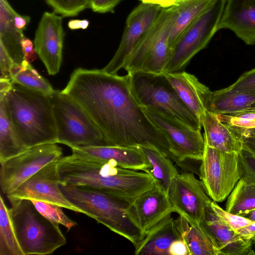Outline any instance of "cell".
<instances>
[{"mask_svg":"<svg viewBox=\"0 0 255 255\" xmlns=\"http://www.w3.org/2000/svg\"><path fill=\"white\" fill-rule=\"evenodd\" d=\"M62 92L87 112L108 146H148L176 162L164 134L148 118L130 90L128 74L76 69Z\"/></svg>","mask_w":255,"mask_h":255,"instance_id":"cell-1","label":"cell"},{"mask_svg":"<svg viewBox=\"0 0 255 255\" xmlns=\"http://www.w3.org/2000/svg\"><path fill=\"white\" fill-rule=\"evenodd\" d=\"M57 170L62 184L89 187L129 202L155 182L147 172L125 168L114 161L75 152L62 157L58 161Z\"/></svg>","mask_w":255,"mask_h":255,"instance_id":"cell-2","label":"cell"},{"mask_svg":"<svg viewBox=\"0 0 255 255\" xmlns=\"http://www.w3.org/2000/svg\"><path fill=\"white\" fill-rule=\"evenodd\" d=\"M9 119L23 146L57 143V133L50 97L17 84L5 96Z\"/></svg>","mask_w":255,"mask_h":255,"instance_id":"cell-3","label":"cell"},{"mask_svg":"<svg viewBox=\"0 0 255 255\" xmlns=\"http://www.w3.org/2000/svg\"><path fill=\"white\" fill-rule=\"evenodd\" d=\"M59 186L65 197L85 215L126 238L134 246L144 238L127 212L130 202L89 187L61 183Z\"/></svg>","mask_w":255,"mask_h":255,"instance_id":"cell-4","label":"cell"},{"mask_svg":"<svg viewBox=\"0 0 255 255\" xmlns=\"http://www.w3.org/2000/svg\"><path fill=\"white\" fill-rule=\"evenodd\" d=\"M15 236L23 255L53 254L66 244L59 225L43 216L31 200L7 198Z\"/></svg>","mask_w":255,"mask_h":255,"instance_id":"cell-5","label":"cell"},{"mask_svg":"<svg viewBox=\"0 0 255 255\" xmlns=\"http://www.w3.org/2000/svg\"><path fill=\"white\" fill-rule=\"evenodd\" d=\"M132 94L141 106L149 107L201 129L199 120L180 98L164 74L128 73Z\"/></svg>","mask_w":255,"mask_h":255,"instance_id":"cell-6","label":"cell"},{"mask_svg":"<svg viewBox=\"0 0 255 255\" xmlns=\"http://www.w3.org/2000/svg\"><path fill=\"white\" fill-rule=\"evenodd\" d=\"M49 97L57 128V143L70 147L108 146L99 128L76 101L58 90H54Z\"/></svg>","mask_w":255,"mask_h":255,"instance_id":"cell-7","label":"cell"},{"mask_svg":"<svg viewBox=\"0 0 255 255\" xmlns=\"http://www.w3.org/2000/svg\"><path fill=\"white\" fill-rule=\"evenodd\" d=\"M174 15L172 6L161 8L150 28L127 59L123 68L128 73L164 74L172 53L168 37Z\"/></svg>","mask_w":255,"mask_h":255,"instance_id":"cell-8","label":"cell"},{"mask_svg":"<svg viewBox=\"0 0 255 255\" xmlns=\"http://www.w3.org/2000/svg\"><path fill=\"white\" fill-rule=\"evenodd\" d=\"M240 153L225 152L205 144L199 176L212 200L225 201L244 176Z\"/></svg>","mask_w":255,"mask_h":255,"instance_id":"cell-9","label":"cell"},{"mask_svg":"<svg viewBox=\"0 0 255 255\" xmlns=\"http://www.w3.org/2000/svg\"><path fill=\"white\" fill-rule=\"evenodd\" d=\"M226 0H216L180 36L175 45L164 74L182 71L191 59L205 48L219 30Z\"/></svg>","mask_w":255,"mask_h":255,"instance_id":"cell-10","label":"cell"},{"mask_svg":"<svg viewBox=\"0 0 255 255\" xmlns=\"http://www.w3.org/2000/svg\"><path fill=\"white\" fill-rule=\"evenodd\" d=\"M141 107L150 121L166 137L176 163L181 165L186 159L201 161L205 145L201 130L153 108Z\"/></svg>","mask_w":255,"mask_h":255,"instance_id":"cell-11","label":"cell"},{"mask_svg":"<svg viewBox=\"0 0 255 255\" xmlns=\"http://www.w3.org/2000/svg\"><path fill=\"white\" fill-rule=\"evenodd\" d=\"M62 157V149L56 143L35 145L0 162V186L7 195L49 163Z\"/></svg>","mask_w":255,"mask_h":255,"instance_id":"cell-12","label":"cell"},{"mask_svg":"<svg viewBox=\"0 0 255 255\" xmlns=\"http://www.w3.org/2000/svg\"><path fill=\"white\" fill-rule=\"evenodd\" d=\"M167 193L174 212L190 224L200 225L204 220L212 200L192 172L179 173L172 179Z\"/></svg>","mask_w":255,"mask_h":255,"instance_id":"cell-13","label":"cell"},{"mask_svg":"<svg viewBox=\"0 0 255 255\" xmlns=\"http://www.w3.org/2000/svg\"><path fill=\"white\" fill-rule=\"evenodd\" d=\"M58 161L44 166L7 194V198L45 202L85 214L83 210L71 203L61 192L57 170Z\"/></svg>","mask_w":255,"mask_h":255,"instance_id":"cell-14","label":"cell"},{"mask_svg":"<svg viewBox=\"0 0 255 255\" xmlns=\"http://www.w3.org/2000/svg\"><path fill=\"white\" fill-rule=\"evenodd\" d=\"M161 7L157 5L141 2L128 14L119 46L115 55L102 70L117 74L135 47L150 28Z\"/></svg>","mask_w":255,"mask_h":255,"instance_id":"cell-15","label":"cell"},{"mask_svg":"<svg viewBox=\"0 0 255 255\" xmlns=\"http://www.w3.org/2000/svg\"><path fill=\"white\" fill-rule=\"evenodd\" d=\"M62 20L63 16L55 12H45L35 31L34 49L50 75L57 74L62 63L64 38Z\"/></svg>","mask_w":255,"mask_h":255,"instance_id":"cell-16","label":"cell"},{"mask_svg":"<svg viewBox=\"0 0 255 255\" xmlns=\"http://www.w3.org/2000/svg\"><path fill=\"white\" fill-rule=\"evenodd\" d=\"M127 212L135 225L145 234L174 212L167 192L157 180L153 185L134 198Z\"/></svg>","mask_w":255,"mask_h":255,"instance_id":"cell-17","label":"cell"},{"mask_svg":"<svg viewBox=\"0 0 255 255\" xmlns=\"http://www.w3.org/2000/svg\"><path fill=\"white\" fill-rule=\"evenodd\" d=\"M219 30L228 29L248 45L255 44V0H226Z\"/></svg>","mask_w":255,"mask_h":255,"instance_id":"cell-18","label":"cell"},{"mask_svg":"<svg viewBox=\"0 0 255 255\" xmlns=\"http://www.w3.org/2000/svg\"><path fill=\"white\" fill-rule=\"evenodd\" d=\"M201 225L212 238L220 255H253L255 252L251 242L219 218L209 206Z\"/></svg>","mask_w":255,"mask_h":255,"instance_id":"cell-19","label":"cell"},{"mask_svg":"<svg viewBox=\"0 0 255 255\" xmlns=\"http://www.w3.org/2000/svg\"><path fill=\"white\" fill-rule=\"evenodd\" d=\"M182 102L200 118L207 110L212 92L194 75L181 71L164 74Z\"/></svg>","mask_w":255,"mask_h":255,"instance_id":"cell-20","label":"cell"},{"mask_svg":"<svg viewBox=\"0 0 255 255\" xmlns=\"http://www.w3.org/2000/svg\"><path fill=\"white\" fill-rule=\"evenodd\" d=\"M207 146L227 152H241L243 142L236 128L222 121L219 116L206 110L200 118Z\"/></svg>","mask_w":255,"mask_h":255,"instance_id":"cell-21","label":"cell"},{"mask_svg":"<svg viewBox=\"0 0 255 255\" xmlns=\"http://www.w3.org/2000/svg\"><path fill=\"white\" fill-rule=\"evenodd\" d=\"M182 239L177 219L168 215L152 228L134 246L135 255H169L171 244Z\"/></svg>","mask_w":255,"mask_h":255,"instance_id":"cell-22","label":"cell"},{"mask_svg":"<svg viewBox=\"0 0 255 255\" xmlns=\"http://www.w3.org/2000/svg\"><path fill=\"white\" fill-rule=\"evenodd\" d=\"M72 152L114 161L119 166L129 169L147 172L149 165L137 147L119 146H79L70 147Z\"/></svg>","mask_w":255,"mask_h":255,"instance_id":"cell-23","label":"cell"},{"mask_svg":"<svg viewBox=\"0 0 255 255\" xmlns=\"http://www.w3.org/2000/svg\"><path fill=\"white\" fill-rule=\"evenodd\" d=\"M255 105V95L238 92L228 87L212 92L207 111L218 115L236 116Z\"/></svg>","mask_w":255,"mask_h":255,"instance_id":"cell-24","label":"cell"},{"mask_svg":"<svg viewBox=\"0 0 255 255\" xmlns=\"http://www.w3.org/2000/svg\"><path fill=\"white\" fill-rule=\"evenodd\" d=\"M216 0H184L173 6L174 12L168 43L173 49L186 29L205 13Z\"/></svg>","mask_w":255,"mask_h":255,"instance_id":"cell-25","label":"cell"},{"mask_svg":"<svg viewBox=\"0 0 255 255\" xmlns=\"http://www.w3.org/2000/svg\"><path fill=\"white\" fill-rule=\"evenodd\" d=\"M177 219L189 255H220L215 242L201 224H190L180 215Z\"/></svg>","mask_w":255,"mask_h":255,"instance_id":"cell-26","label":"cell"},{"mask_svg":"<svg viewBox=\"0 0 255 255\" xmlns=\"http://www.w3.org/2000/svg\"><path fill=\"white\" fill-rule=\"evenodd\" d=\"M23 31L16 27L9 10L0 0V44L13 61L20 65L26 62L21 46V41L25 37Z\"/></svg>","mask_w":255,"mask_h":255,"instance_id":"cell-27","label":"cell"},{"mask_svg":"<svg viewBox=\"0 0 255 255\" xmlns=\"http://www.w3.org/2000/svg\"><path fill=\"white\" fill-rule=\"evenodd\" d=\"M255 210V177L244 174L227 198L225 210L247 217Z\"/></svg>","mask_w":255,"mask_h":255,"instance_id":"cell-28","label":"cell"},{"mask_svg":"<svg viewBox=\"0 0 255 255\" xmlns=\"http://www.w3.org/2000/svg\"><path fill=\"white\" fill-rule=\"evenodd\" d=\"M7 113L5 96L0 98V163L23 152Z\"/></svg>","mask_w":255,"mask_h":255,"instance_id":"cell-29","label":"cell"},{"mask_svg":"<svg viewBox=\"0 0 255 255\" xmlns=\"http://www.w3.org/2000/svg\"><path fill=\"white\" fill-rule=\"evenodd\" d=\"M137 148L148 162L149 167L146 172L158 181L167 192L172 179L179 173L171 159L152 147L140 146Z\"/></svg>","mask_w":255,"mask_h":255,"instance_id":"cell-30","label":"cell"},{"mask_svg":"<svg viewBox=\"0 0 255 255\" xmlns=\"http://www.w3.org/2000/svg\"><path fill=\"white\" fill-rule=\"evenodd\" d=\"M0 255H23L18 244L9 209L0 197Z\"/></svg>","mask_w":255,"mask_h":255,"instance_id":"cell-31","label":"cell"},{"mask_svg":"<svg viewBox=\"0 0 255 255\" xmlns=\"http://www.w3.org/2000/svg\"><path fill=\"white\" fill-rule=\"evenodd\" d=\"M13 84H17L28 89L50 96L54 90L50 84L30 64L21 68L11 78Z\"/></svg>","mask_w":255,"mask_h":255,"instance_id":"cell-32","label":"cell"},{"mask_svg":"<svg viewBox=\"0 0 255 255\" xmlns=\"http://www.w3.org/2000/svg\"><path fill=\"white\" fill-rule=\"evenodd\" d=\"M35 208L43 216L50 221L64 226L67 231L77 225L76 222L70 219L63 211L61 207L49 203L30 200Z\"/></svg>","mask_w":255,"mask_h":255,"instance_id":"cell-33","label":"cell"},{"mask_svg":"<svg viewBox=\"0 0 255 255\" xmlns=\"http://www.w3.org/2000/svg\"><path fill=\"white\" fill-rule=\"evenodd\" d=\"M54 12L64 17L77 15L89 7L90 0H45Z\"/></svg>","mask_w":255,"mask_h":255,"instance_id":"cell-34","label":"cell"},{"mask_svg":"<svg viewBox=\"0 0 255 255\" xmlns=\"http://www.w3.org/2000/svg\"><path fill=\"white\" fill-rule=\"evenodd\" d=\"M210 207L219 218L236 232L254 222L247 217L234 214L224 210L213 200L210 204Z\"/></svg>","mask_w":255,"mask_h":255,"instance_id":"cell-35","label":"cell"},{"mask_svg":"<svg viewBox=\"0 0 255 255\" xmlns=\"http://www.w3.org/2000/svg\"><path fill=\"white\" fill-rule=\"evenodd\" d=\"M228 88L234 91L255 95V68L243 74Z\"/></svg>","mask_w":255,"mask_h":255,"instance_id":"cell-36","label":"cell"},{"mask_svg":"<svg viewBox=\"0 0 255 255\" xmlns=\"http://www.w3.org/2000/svg\"><path fill=\"white\" fill-rule=\"evenodd\" d=\"M123 0H90L89 6L98 13L113 12L116 6Z\"/></svg>","mask_w":255,"mask_h":255,"instance_id":"cell-37","label":"cell"},{"mask_svg":"<svg viewBox=\"0 0 255 255\" xmlns=\"http://www.w3.org/2000/svg\"><path fill=\"white\" fill-rule=\"evenodd\" d=\"M14 63L3 47L0 44V78L11 79L10 69Z\"/></svg>","mask_w":255,"mask_h":255,"instance_id":"cell-38","label":"cell"},{"mask_svg":"<svg viewBox=\"0 0 255 255\" xmlns=\"http://www.w3.org/2000/svg\"><path fill=\"white\" fill-rule=\"evenodd\" d=\"M234 127H235L242 137L244 145L243 148L255 154V133L248 128Z\"/></svg>","mask_w":255,"mask_h":255,"instance_id":"cell-39","label":"cell"},{"mask_svg":"<svg viewBox=\"0 0 255 255\" xmlns=\"http://www.w3.org/2000/svg\"><path fill=\"white\" fill-rule=\"evenodd\" d=\"M8 9L13 18L16 27L23 31L30 21V17L27 15H22L18 13L9 4L7 0H1Z\"/></svg>","mask_w":255,"mask_h":255,"instance_id":"cell-40","label":"cell"},{"mask_svg":"<svg viewBox=\"0 0 255 255\" xmlns=\"http://www.w3.org/2000/svg\"><path fill=\"white\" fill-rule=\"evenodd\" d=\"M21 46L24 60L29 63L37 58V53L34 49V43L25 36L21 41Z\"/></svg>","mask_w":255,"mask_h":255,"instance_id":"cell-41","label":"cell"},{"mask_svg":"<svg viewBox=\"0 0 255 255\" xmlns=\"http://www.w3.org/2000/svg\"><path fill=\"white\" fill-rule=\"evenodd\" d=\"M169 255H189L187 245L182 239L174 241L170 245Z\"/></svg>","mask_w":255,"mask_h":255,"instance_id":"cell-42","label":"cell"},{"mask_svg":"<svg viewBox=\"0 0 255 255\" xmlns=\"http://www.w3.org/2000/svg\"><path fill=\"white\" fill-rule=\"evenodd\" d=\"M244 239L255 244V221L237 231Z\"/></svg>","mask_w":255,"mask_h":255,"instance_id":"cell-43","label":"cell"},{"mask_svg":"<svg viewBox=\"0 0 255 255\" xmlns=\"http://www.w3.org/2000/svg\"><path fill=\"white\" fill-rule=\"evenodd\" d=\"M141 2L157 5L161 8H168L178 5L184 0H140Z\"/></svg>","mask_w":255,"mask_h":255,"instance_id":"cell-44","label":"cell"},{"mask_svg":"<svg viewBox=\"0 0 255 255\" xmlns=\"http://www.w3.org/2000/svg\"><path fill=\"white\" fill-rule=\"evenodd\" d=\"M88 19H71L68 22V26L71 30L86 29L89 25Z\"/></svg>","mask_w":255,"mask_h":255,"instance_id":"cell-45","label":"cell"},{"mask_svg":"<svg viewBox=\"0 0 255 255\" xmlns=\"http://www.w3.org/2000/svg\"><path fill=\"white\" fill-rule=\"evenodd\" d=\"M13 85L10 79L0 78V98L6 96Z\"/></svg>","mask_w":255,"mask_h":255,"instance_id":"cell-46","label":"cell"},{"mask_svg":"<svg viewBox=\"0 0 255 255\" xmlns=\"http://www.w3.org/2000/svg\"><path fill=\"white\" fill-rule=\"evenodd\" d=\"M246 217L253 221H255V210L250 213Z\"/></svg>","mask_w":255,"mask_h":255,"instance_id":"cell-47","label":"cell"},{"mask_svg":"<svg viewBox=\"0 0 255 255\" xmlns=\"http://www.w3.org/2000/svg\"><path fill=\"white\" fill-rule=\"evenodd\" d=\"M253 112L255 113V105L252 108H251L250 109L247 110L245 112L242 113V114L246 113H253Z\"/></svg>","mask_w":255,"mask_h":255,"instance_id":"cell-48","label":"cell"},{"mask_svg":"<svg viewBox=\"0 0 255 255\" xmlns=\"http://www.w3.org/2000/svg\"><path fill=\"white\" fill-rule=\"evenodd\" d=\"M250 129L252 132L255 133V128H249Z\"/></svg>","mask_w":255,"mask_h":255,"instance_id":"cell-49","label":"cell"}]
</instances>
